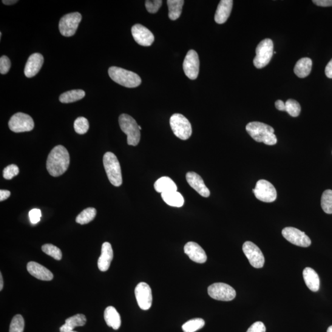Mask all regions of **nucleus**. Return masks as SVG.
<instances>
[{"label": "nucleus", "mask_w": 332, "mask_h": 332, "mask_svg": "<svg viewBox=\"0 0 332 332\" xmlns=\"http://www.w3.org/2000/svg\"><path fill=\"white\" fill-rule=\"evenodd\" d=\"M303 279L309 290L317 292L320 288V279L318 274L311 268H306L303 272Z\"/></svg>", "instance_id": "nucleus-23"}, {"label": "nucleus", "mask_w": 332, "mask_h": 332, "mask_svg": "<svg viewBox=\"0 0 332 332\" xmlns=\"http://www.w3.org/2000/svg\"><path fill=\"white\" fill-rule=\"evenodd\" d=\"M44 63V58L41 54L34 53L28 58L25 65L24 73L27 78H32L38 74Z\"/></svg>", "instance_id": "nucleus-18"}, {"label": "nucleus", "mask_w": 332, "mask_h": 332, "mask_svg": "<svg viewBox=\"0 0 332 332\" xmlns=\"http://www.w3.org/2000/svg\"><path fill=\"white\" fill-rule=\"evenodd\" d=\"M138 128H139V129L141 130V127L140 126H138Z\"/></svg>", "instance_id": "nucleus-50"}, {"label": "nucleus", "mask_w": 332, "mask_h": 332, "mask_svg": "<svg viewBox=\"0 0 332 332\" xmlns=\"http://www.w3.org/2000/svg\"><path fill=\"white\" fill-rule=\"evenodd\" d=\"M11 192L8 190H0V201H4L10 197Z\"/></svg>", "instance_id": "nucleus-45"}, {"label": "nucleus", "mask_w": 332, "mask_h": 332, "mask_svg": "<svg viewBox=\"0 0 332 332\" xmlns=\"http://www.w3.org/2000/svg\"><path fill=\"white\" fill-rule=\"evenodd\" d=\"M41 217V212L38 209H33L29 212V218L31 223L36 224L40 221Z\"/></svg>", "instance_id": "nucleus-41"}, {"label": "nucleus", "mask_w": 332, "mask_h": 332, "mask_svg": "<svg viewBox=\"0 0 332 332\" xmlns=\"http://www.w3.org/2000/svg\"><path fill=\"white\" fill-rule=\"evenodd\" d=\"M273 54V42L271 39H263L256 48V56L254 59L255 67L257 69L266 67L271 60Z\"/></svg>", "instance_id": "nucleus-7"}, {"label": "nucleus", "mask_w": 332, "mask_h": 332, "mask_svg": "<svg viewBox=\"0 0 332 332\" xmlns=\"http://www.w3.org/2000/svg\"><path fill=\"white\" fill-rule=\"evenodd\" d=\"M19 173V169L15 164H11L4 170V177L7 180H11Z\"/></svg>", "instance_id": "nucleus-38"}, {"label": "nucleus", "mask_w": 332, "mask_h": 332, "mask_svg": "<svg viewBox=\"0 0 332 332\" xmlns=\"http://www.w3.org/2000/svg\"><path fill=\"white\" fill-rule=\"evenodd\" d=\"M312 65L313 62L311 59L305 58L300 59L294 67L295 75L301 78H306L311 73Z\"/></svg>", "instance_id": "nucleus-26"}, {"label": "nucleus", "mask_w": 332, "mask_h": 332, "mask_svg": "<svg viewBox=\"0 0 332 332\" xmlns=\"http://www.w3.org/2000/svg\"><path fill=\"white\" fill-rule=\"evenodd\" d=\"M136 300L139 307L143 310H148L152 305V292L149 285L146 282H140L135 289Z\"/></svg>", "instance_id": "nucleus-15"}, {"label": "nucleus", "mask_w": 332, "mask_h": 332, "mask_svg": "<svg viewBox=\"0 0 332 332\" xmlns=\"http://www.w3.org/2000/svg\"><path fill=\"white\" fill-rule=\"evenodd\" d=\"M96 214H97V211L95 208H87L78 215L76 218V222L80 225L89 223L94 219Z\"/></svg>", "instance_id": "nucleus-31"}, {"label": "nucleus", "mask_w": 332, "mask_h": 332, "mask_svg": "<svg viewBox=\"0 0 332 332\" xmlns=\"http://www.w3.org/2000/svg\"><path fill=\"white\" fill-rule=\"evenodd\" d=\"M184 3L183 0H168L167 1L170 19L172 21H175L180 18Z\"/></svg>", "instance_id": "nucleus-30"}, {"label": "nucleus", "mask_w": 332, "mask_h": 332, "mask_svg": "<svg viewBox=\"0 0 332 332\" xmlns=\"http://www.w3.org/2000/svg\"><path fill=\"white\" fill-rule=\"evenodd\" d=\"M286 112H288L292 117H297L301 112L300 105L294 99H289L285 103Z\"/></svg>", "instance_id": "nucleus-36"}, {"label": "nucleus", "mask_w": 332, "mask_h": 332, "mask_svg": "<svg viewBox=\"0 0 332 332\" xmlns=\"http://www.w3.org/2000/svg\"><path fill=\"white\" fill-rule=\"evenodd\" d=\"M70 164V155L64 146H58L51 150L46 161L48 172L53 177H59L67 171Z\"/></svg>", "instance_id": "nucleus-1"}, {"label": "nucleus", "mask_w": 332, "mask_h": 332, "mask_svg": "<svg viewBox=\"0 0 332 332\" xmlns=\"http://www.w3.org/2000/svg\"><path fill=\"white\" fill-rule=\"evenodd\" d=\"M104 319L107 324L114 330H118L121 324V319L120 314L113 306H109L104 312Z\"/></svg>", "instance_id": "nucleus-25"}, {"label": "nucleus", "mask_w": 332, "mask_h": 332, "mask_svg": "<svg viewBox=\"0 0 332 332\" xmlns=\"http://www.w3.org/2000/svg\"><path fill=\"white\" fill-rule=\"evenodd\" d=\"M200 59L198 53L194 50H190L186 54L183 62L184 74L192 80L198 78L200 72Z\"/></svg>", "instance_id": "nucleus-14"}, {"label": "nucleus", "mask_w": 332, "mask_h": 332, "mask_svg": "<svg viewBox=\"0 0 332 332\" xmlns=\"http://www.w3.org/2000/svg\"><path fill=\"white\" fill-rule=\"evenodd\" d=\"M119 124L122 131L127 136V144L137 146L140 140V130L137 122L129 115L122 114L119 118Z\"/></svg>", "instance_id": "nucleus-5"}, {"label": "nucleus", "mask_w": 332, "mask_h": 332, "mask_svg": "<svg viewBox=\"0 0 332 332\" xmlns=\"http://www.w3.org/2000/svg\"><path fill=\"white\" fill-rule=\"evenodd\" d=\"M11 66L10 59L7 56H2L0 58V73L2 75H5L9 72Z\"/></svg>", "instance_id": "nucleus-40"}, {"label": "nucleus", "mask_w": 332, "mask_h": 332, "mask_svg": "<svg viewBox=\"0 0 332 332\" xmlns=\"http://www.w3.org/2000/svg\"><path fill=\"white\" fill-rule=\"evenodd\" d=\"M131 32L134 40L141 46H150L154 42L155 37L151 31L143 25H134Z\"/></svg>", "instance_id": "nucleus-16"}, {"label": "nucleus", "mask_w": 332, "mask_h": 332, "mask_svg": "<svg viewBox=\"0 0 332 332\" xmlns=\"http://www.w3.org/2000/svg\"><path fill=\"white\" fill-rule=\"evenodd\" d=\"M81 20V14L78 12L67 14L62 17L59 24L61 35L65 37L75 35Z\"/></svg>", "instance_id": "nucleus-8"}, {"label": "nucleus", "mask_w": 332, "mask_h": 332, "mask_svg": "<svg viewBox=\"0 0 332 332\" xmlns=\"http://www.w3.org/2000/svg\"><path fill=\"white\" fill-rule=\"evenodd\" d=\"M69 332H78V331H73H73H69Z\"/></svg>", "instance_id": "nucleus-51"}, {"label": "nucleus", "mask_w": 332, "mask_h": 332, "mask_svg": "<svg viewBox=\"0 0 332 332\" xmlns=\"http://www.w3.org/2000/svg\"><path fill=\"white\" fill-rule=\"evenodd\" d=\"M247 332H266V327L263 322L258 321L253 323Z\"/></svg>", "instance_id": "nucleus-42"}, {"label": "nucleus", "mask_w": 332, "mask_h": 332, "mask_svg": "<svg viewBox=\"0 0 332 332\" xmlns=\"http://www.w3.org/2000/svg\"><path fill=\"white\" fill-rule=\"evenodd\" d=\"M154 188L158 193L164 194L170 192L177 191V186L174 181L168 177H163L156 181Z\"/></svg>", "instance_id": "nucleus-27"}, {"label": "nucleus", "mask_w": 332, "mask_h": 332, "mask_svg": "<svg viewBox=\"0 0 332 332\" xmlns=\"http://www.w3.org/2000/svg\"><path fill=\"white\" fill-rule=\"evenodd\" d=\"M170 125L174 135L181 140H188L191 137L192 125L185 116L175 113L170 118Z\"/></svg>", "instance_id": "nucleus-6"}, {"label": "nucleus", "mask_w": 332, "mask_h": 332, "mask_svg": "<svg viewBox=\"0 0 332 332\" xmlns=\"http://www.w3.org/2000/svg\"><path fill=\"white\" fill-rule=\"evenodd\" d=\"M247 132L258 143H263L267 146H274L277 143L274 130L269 125L254 121L249 123L246 127Z\"/></svg>", "instance_id": "nucleus-2"}, {"label": "nucleus", "mask_w": 332, "mask_h": 332, "mask_svg": "<svg viewBox=\"0 0 332 332\" xmlns=\"http://www.w3.org/2000/svg\"><path fill=\"white\" fill-rule=\"evenodd\" d=\"M41 249L45 254L55 258V260H61L62 259V251L58 247L51 245V244H46L42 246Z\"/></svg>", "instance_id": "nucleus-34"}, {"label": "nucleus", "mask_w": 332, "mask_h": 332, "mask_svg": "<svg viewBox=\"0 0 332 332\" xmlns=\"http://www.w3.org/2000/svg\"><path fill=\"white\" fill-rule=\"evenodd\" d=\"M27 269L28 272L37 279L50 281L53 280L54 276L49 269L38 263L30 262L27 264Z\"/></svg>", "instance_id": "nucleus-20"}, {"label": "nucleus", "mask_w": 332, "mask_h": 332, "mask_svg": "<svg viewBox=\"0 0 332 332\" xmlns=\"http://www.w3.org/2000/svg\"><path fill=\"white\" fill-rule=\"evenodd\" d=\"M103 163L110 182L115 186L123 183L120 162L114 153L107 152L104 156Z\"/></svg>", "instance_id": "nucleus-4"}, {"label": "nucleus", "mask_w": 332, "mask_h": 332, "mask_svg": "<svg viewBox=\"0 0 332 332\" xmlns=\"http://www.w3.org/2000/svg\"><path fill=\"white\" fill-rule=\"evenodd\" d=\"M187 182L189 186L204 198H208L211 194L210 190L204 182L202 177L194 172H189L186 175Z\"/></svg>", "instance_id": "nucleus-17"}, {"label": "nucleus", "mask_w": 332, "mask_h": 332, "mask_svg": "<svg viewBox=\"0 0 332 332\" xmlns=\"http://www.w3.org/2000/svg\"><path fill=\"white\" fill-rule=\"evenodd\" d=\"M282 234L286 240L293 245L302 248H308L311 245V241L304 232L294 227H286L282 231Z\"/></svg>", "instance_id": "nucleus-13"}, {"label": "nucleus", "mask_w": 332, "mask_h": 332, "mask_svg": "<svg viewBox=\"0 0 332 332\" xmlns=\"http://www.w3.org/2000/svg\"><path fill=\"white\" fill-rule=\"evenodd\" d=\"M18 2V1H16V0H4V1H2L3 4L7 5H12L14 4H16V3Z\"/></svg>", "instance_id": "nucleus-47"}, {"label": "nucleus", "mask_w": 332, "mask_h": 332, "mask_svg": "<svg viewBox=\"0 0 332 332\" xmlns=\"http://www.w3.org/2000/svg\"><path fill=\"white\" fill-rule=\"evenodd\" d=\"M4 288V279H3L2 274L0 273V291H2Z\"/></svg>", "instance_id": "nucleus-48"}, {"label": "nucleus", "mask_w": 332, "mask_h": 332, "mask_svg": "<svg viewBox=\"0 0 332 332\" xmlns=\"http://www.w3.org/2000/svg\"><path fill=\"white\" fill-rule=\"evenodd\" d=\"M275 107L278 110L282 111V112H286V104L281 100H278L275 102Z\"/></svg>", "instance_id": "nucleus-46"}, {"label": "nucleus", "mask_w": 332, "mask_h": 332, "mask_svg": "<svg viewBox=\"0 0 332 332\" xmlns=\"http://www.w3.org/2000/svg\"><path fill=\"white\" fill-rule=\"evenodd\" d=\"M113 258V251L112 245L106 242L102 247V253L98 262V268L101 271H107L109 269Z\"/></svg>", "instance_id": "nucleus-21"}, {"label": "nucleus", "mask_w": 332, "mask_h": 332, "mask_svg": "<svg viewBox=\"0 0 332 332\" xmlns=\"http://www.w3.org/2000/svg\"><path fill=\"white\" fill-rule=\"evenodd\" d=\"M314 4L322 7H332V0H313Z\"/></svg>", "instance_id": "nucleus-43"}, {"label": "nucleus", "mask_w": 332, "mask_h": 332, "mask_svg": "<svg viewBox=\"0 0 332 332\" xmlns=\"http://www.w3.org/2000/svg\"><path fill=\"white\" fill-rule=\"evenodd\" d=\"M321 206L326 214H332V190L327 189L323 192L321 198Z\"/></svg>", "instance_id": "nucleus-33"}, {"label": "nucleus", "mask_w": 332, "mask_h": 332, "mask_svg": "<svg viewBox=\"0 0 332 332\" xmlns=\"http://www.w3.org/2000/svg\"><path fill=\"white\" fill-rule=\"evenodd\" d=\"M327 332H332V325L328 328Z\"/></svg>", "instance_id": "nucleus-49"}, {"label": "nucleus", "mask_w": 332, "mask_h": 332, "mask_svg": "<svg viewBox=\"0 0 332 332\" xmlns=\"http://www.w3.org/2000/svg\"><path fill=\"white\" fill-rule=\"evenodd\" d=\"M209 296L216 300L229 302L234 299L236 292L231 286L225 283H215L208 288Z\"/></svg>", "instance_id": "nucleus-10"}, {"label": "nucleus", "mask_w": 332, "mask_h": 332, "mask_svg": "<svg viewBox=\"0 0 332 332\" xmlns=\"http://www.w3.org/2000/svg\"><path fill=\"white\" fill-rule=\"evenodd\" d=\"M205 325V321L203 319L197 318L188 320L182 325L184 332H195L202 328Z\"/></svg>", "instance_id": "nucleus-32"}, {"label": "nucleus", "mask_w": 332, "mask_h": 332, "mask_svg": "<svg viewBox=\"0 0 332 332\" xmlns=\"http://www.w3.org/2000/svg\"><path fill=\"white\" fill-rule=\"evenodd\" d=\"M89 128V122L86 118L79 117L74 123V129L78 134L83 135L86 134Z\"/></svg>", "instance_id": "nucleus-35"}, {"label": "nucleus", "mask_w": 332, "mask_h": 332, "mask_svg": "<svg viewBox=\"0 0 332 332\" xmlns=\"http://www.w3.org/2000/svg\"><path fill=\"white\" fill-rule=\"evenodd\" d=\"M25 322L21 314H17L11 320L10 332H24Z\"/></svg>", "instance_id": "nucleus-37"}, {"label": "nucleus", "mask_w": 332, "mask_h": 332, "mask_svg": "<svg viewBox=\"0 0 332 332\" xmlns=\"http://www.w3.org/2000/svg\"><path fill=\"white\" fill-rule=\"evenodd\" d=\"M184 252L190 259L198 263H204L207 261L205 251L198 244L188 242L184 247Z\"/></svg>", "instance_id": "nucleus-19"}, {"label": "nucleus", "mask_w": 332, "mask_h": 332, "mask_svg": "<svg viewBox=\"0 0 332 332\" xmlns=\"http://www.w3.org/2000/svg\"><path fill=\"white\" fill-rule=\"evenodd\" d=\"M161 197L167 204L175 208H181L184 203L183 196L177 191L164 193L161 194Z\"/></svg>", "instance_id": "nucleus-28"}, {"label": "nucleus", "mask_w": 332, "mask_h": 332, "mask_svg": "<svg viewBox=\"0 0 332 332\" xmlns=\"http://www.w3.org/2000/svg\"><path fill=\"white\" fill-rule=\"evenodd\" d=\"M233 1L232 0H221L218 5L215 14V21L218 24H223L226 22L230 16Z\"/></svg>", "instance_id": "nucleus-22"}, {"label": "nucleus", "mask_w": 332, "mask_h": 332, "mask_svg": "<svg viewBox=\"0 0 332 332\" xmlns=\"http://www.w3.org/2000/svg\"><path fill=\"white\" fill-rule=\"evenodd\" d=\"M109 75L115 83L128 88L137 87L141 83V79L137 73L118 67H111Z\"/></svg>", "instance_id": "nucleus-3"}, {"label": "nucleus", "mask_w": 332, "mask_h": 332, "mask_svg": "<svg viewBox=\"0 0 332 332\" xmlns=\"http://www.w3.org/2000/svg\"><path fill=\"white\" fill-rule=\"evenodd\" d=\"M255 197L265 203L274 202L277 198L276 188L272 184L265 180H260L253 189Z\"/></svg>", "instance_id": "nucleus-11"}, {"label": "nucleus", "mask_w": 332, "mask_h": 332, "mask_svg": "<svg viewBox=\"0 0 332 332\" xmlns=\"http://www.w3.org/2000/svg\"><path fill=\"white\" fill-rule=\"evenodd\" d=\"M86 317L84 314H78L65 320V324L60 328L61 332H69L73 331L77 327H82L86 324Z\"/></svg>", "instance_id": "nucleus-24"}, {"label": "nucleus", "mask_w": 332, "mask_h": 332, "mask_svg": "<svg viewBox=\"0 0 332 332\" xmlns=\"http://www.w3.org/2000/svg\"><path fill=\"white\" fill-rule=\"evenodd\" d=\"M325 73L328 78L332 79V59L326 66Z\"/></svg>", "instance_id": "nucleus-44"}, {"label": "nucleus", "mask_w": 332, "mask_h": 332, "mask_svg": "<svg viewBox=\"0 0 332 332\" xmlns=\"http://www.w3.org/2000/svg\"><path fill=\"white\" fill-rule=\"evenodd\" d=\"M243 251L251 265L255 268H262L265 264V257L258 247L251 241L244 244Z\"/></svg>", "instance_id": "nucleus-12"}, {"label": "nucleus", "mask_w": 332, "mask_h": 332, "mask_svg": "<svg viewBox=\"0 0 332 332\" xmlns=\"http://www.w3.org/2000/svg\"><path fill=\"white\" fill-rule=\"evenodd\" d=\"M86 93L83 90L75 89L65 92L60 96L59 101L61 103L70 104L81 100L84 98Z\"/></svg>", "instance_id": "nucleus-29"}, {"label": "nucleus", "mask_w": 332, "mask_h": 332, "mask_svg": "<svg viewBox=\"0 0 332 332\" xmlns=\"http://www.w3.org/2000/svg\"><path fill=\"white\" fill-rule=\"evenodd\" d=\"M8 125L11 130L16 133L31 131L35 126L30 116L21 112L14 114L11 118Z\"/></svg>", "instance_id": "nucleus-9"}, {"label": "nucleus", "mask_w": 332, "mask_h": 332, "mask_svg": "<svg viewBox=\"0 0 332 332\" xmlns=\"http://www.w3.org/2000/svg\"><path fill=\"white\" fill-rule=\"evenodd\" d=\"M163 1L161 0H147L146 2V9L150 13H157L161 7Z\"/></svg>", "instance_id": "nucleus-39"}]
</instances>
